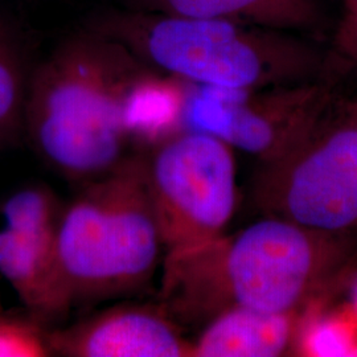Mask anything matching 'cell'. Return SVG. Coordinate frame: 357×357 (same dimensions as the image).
<instances>
[{
	"label": "cell",
	"mask_w": 357,
	"mask_h": 357,
	"mask_svg": "<svg viewBox=\"0 0 357 357\" xmlns=\"http://www.w3.org/2000/svg\"><path fill=\"white\" fill-rule=\"evenodd\" d=\"M146 66L91 29L63 43L28 81L24 130L40 158L82 185L135 155L125 102Z\"/></svg>",
	"instance_id": "1"
},
{
	"label": "cell",
	"mask_w": 357,
	"mask_h": 357,
	"mask_svg": "<svg viewBox=\"0 0 357 357\" xmlns=\"http://www.w3.org/2000/svg\"><path fill=\"white\" fill-rule=\"evenodd\" d=\"M326 237L270 217L234 236L166 255L163 308L178 321H211L238 307L293 314L319 289L330 268Z\"/></svg>",
	"instance_id": "2"
},
{
	"label": "cell",
	"mask_w": 357,
	"mask_h": 357,
	"mask_svg": "<svg viewBox=\"0 0 357 357\" xmlns=\"http://www.w3.org/2000/svg\"><path fill=\"white\" fill-rule=\"evenodd\" d=\"M91 31L162 75L197 86L259 90L310 82L319 52L299 33L225 19L107 13Z\"/></svg>",
	"instance_id": "3"
},
{
	"label": "cell",
	"mask_w": 357,
	"mask_h": 357,
	"mask_svg": "<svg viewBox=\"0 0 357 357\" xmlns=\"http://www.w3.org/2000/svg\"><path fill=\"white\" fill-rule=\"evenodd\" d=\"M163 252L146 158L135 153L82 184L63 208L56 258L69 311L138 291L151 281Z\"/></svg>",
	"instance_id": "4"
},
{
	"label": "cell",
	"mask_w": 357,
	"mask_h": 357,
	"mask_svg": "<svg viewBox=\"0 0 357 357\" xmlns=\"http://www.w3.org/2000/svg\"><path fill=\"white\" fill-rule=\"evenodd\" d=\"M146 176L165 255L221 236L237 195L227 142L197 130L172 134L146 158Z\"/></svg>",
	"instance_id": "5"
},
{
	"label": "cell",
	"mask_w": 357,
	"mask_h": 357,
	"mask_svg": "<svg viewBox=\"0 0 357 357\" xmlns=\"http://www.w3.org/2000/svg\"><path fill=\"white\" fill-rule=\"evenodd\" d=\"M318 122L274 159L266 193L278 217L330 236L357 224V121Z\"/></svg>",
	"instance_id": "6"
},
{
	"label": "cell",
	"mask_w": 357,
	"mask_h": 357,
	"mask_svg": "<svg viewBox=\"0 0 357 357\" xmlns=\"http://www.w3.org/2000/svg\"><path fill=\"white\" fill-rule=\"evenodd\" d=\"M181 118L243 151L275 159L319 121L324 94L310 82L259 90L200 86Z\"/></svg>",
	"instance_id": "7"
},
{
	"label": "cell",
	"mask_w": 357,
	"mask_h": 357,
	"mask_svg": "<svg viewBox=\"0 0 357 357\" xmlns=\"http://www.w3.org/2000/svg\"><path fill=\"white\" fill-rule=\"evenodd\" d=\"M53 356H191L176 321L162 308L116 306L64 328L50 330Z\"/></svg>",
	"instance_id": "8"
},
{
	"label": "cell",
	"mask_w": 357,
	"mask_h": 357,
	"mask_svg": "<svg viewBox=\"0 0 357 357\" xmlns=\"http://www.w3.org/2000/svg\"><path fill=\"white\" fill-rule=\"evenodd\" d=\"M0 274L28 314L50 324L70 311L65 303L56 258V236L0 228Z\"/></svg>",
	"instance_id": "9"
},
{
	"label": "cell",
	"mask_w": 357,
	"mask_h": 357,
	"mask_svg": "<svg viewBox=\"0 0 357 357\" xmlns=\"http://www.w3.org/2000/svg\"><path fill=\"white\" fill-rule=\"evenodd\" d=\"M134 11L185 17L225 19L299 35L326 26L319 0H128Z\"/></svg>",
	"instance_id": "10"
},
{
	"label": "cell",
	"mask_w": 357,
	"mask_h": 357,
	"mask_svg": "<svg viewBox=\"0 0 357 357\" xmlns=\"http://www.w3.org/2000/svg\"><path fill=\"white\" fill-rule=\"evenodd\" d=\"M291 337L293 314H268L238 307L208 323L192 347L191 356H281Z\"/></svg>",
	"instance_id": "11"
},
{
	"label": "cell",
	"mask_w": 357,
	"mask_h": 357,
	"mask_svg": "<svg viewBox=\"0 0 357 357\" xmlns=\"http://www.w3.org/2000/svg\"><path fill=\"white\" fill-rule=\"evenodd\" d=\"M64 205L51 188L33 184L13 192L0 206L4 228L38 236H57Z\"/></svg>",
	"instance_id": "12"
},
{
	"label": "cell",
	"mask_w": 357,
	"mask_h": 357,
	"mask_svg": "<svg viewBox=\"0 0 357 357\" xmlns=\"http://www.w3.org/2000/svg\"><path fill=\"white\" fill-rule=\"evenodd\" d=\"M28 81L22 56L0 31V149L8 146L24 130Z\"/></svg>",
	"instance_id": "13"
},
{
	"label": "cell",
	"mask_w": 357,
	"mask_h": 357,
	"mask_svg": "<svg viewBox=\"0 0 357 357\" xmlns=\"http://www.w3.org/2000/svg\"><path fill=\"white\" fill-rule=\"evenodd\" d=\"M47 324L31 314H0V357H48L52 354Z\"/></svg>",
	"instance_id": "14"
},
{
	"label": "cell",
	"mask_w": 357,
	"mask_h": 357,
	"mask_svg": "<svg viewBox=\"0 0 357 357\" xmlns=\"http://www.w3.org/2000/svg\"><path fill=\"white\" fill-rule=\"evenodd\" d=\"M335 47L348 60H357V0H343V15L335 32Z\"/></svg>",
	"instance_id": "15"
},
{
	"label": "cell",
	"mask_w": 357,
	"mask_h": 357,
	"mask_svg": "<svg viewBox=\"0 0 357 357\" xmlns=\"http://www.w3.org/2000/svg\"><path fill=\"white\" fill-rule=\"evenodd\" d=\"M314 347L321 356H345L349 352V342L344 332L332 326H326L317 332Z\"/></svg>",
	"instance_id": "16"
}]
</instances>
